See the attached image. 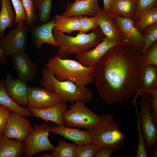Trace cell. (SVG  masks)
<instances>
[{"label": "cell", "instance_id": "8fae6325", "mask_svg": "<svg viewBox=\"0 0 157 157\" xmlns=\"http://www.w3.org/2000/svg\"><path fill=\"white\" fill-rule=\"evenodd\" d=\"M30 121L20 114L11 111L3 133V137L14 138L22 142L32 129Z\"/></svg>", "mask_w": 157, "mask_h": 157}, {"label": "cell", "instance_id": "bcb514c9", "mask_svg": "<svg viewBox=\"0 0 157 157\" xmlns=\"http://www.w3.org/2000/svg\"><path fill=\"white\" fill-rule=\"evenodd\" d=\"M1 2H0V10H1Z\"/></svg>", "mask_w": 157, "mask_h": 157}, {"label": "cell", "instance_id": "277c9868", "mask_svg": "<svg viewBox=\"0 0 157 157\" xmlns=\"http://www.w3.org/2000/svg\"><path fill=\"white\" fill-rule=\"evenodd\" d=\"M41 73L40 86L54 91L65 103L72 104L78 101L85 102L91 100L92 92L87 87H80L69 81H59L47 67L43 68Z\"/></svg>", "mask_w": 157, "mask_h": 157}, {"label": "cell", "instance_id": "2e32d148", "mask_svg": "<svg viewBox=\"0 0 157 157\" xmlns=\"http://www.w3.org/2000/svg\"><path fill=\"white\" fill-rule=\"evenodd\" d=\"M117 43L109 41L105 37L94 48L76 54V58L83 65L87 67H93L110 49Z\"/></svg>", "mask_w": 157, "mask_h": 157}, {"label": "cell", "instance_id": "9c48e42d", "mask_svg": "<svg viewBox=\"0 0 157 157\" xmlns=\"http://www.w3.org/2000/svg\"><path fill=\"white\" fill-rule=\"evenodd\" d=\"M30 29L26 23L20 19L15 27L0 39V45L6 56H12L25 51Z\"/></svg>", "mask_w": 157, "mask_h": 157}, {"label": "cell", "instance_id": "d590c367", "mask_svg": "<svg viewBox=\"0 0 157 157\" xmlns=\"http://www.w3.org/2000/svg\"><path fill=\"white\" fill-rule=\"evenodd\" d=\"M157 3V0H136V16L139 18L145 12L156 6Z\"/></svg>", "mask_w": 157, "mask_h": 157}, {"label": "cell", "instance_id": "cb8c5ba5", "mask_svg": "<svg viewBox=\"0 0 157 157\" xmlns=\"http://www.w3.org/2000/svg\"><path fill=\"white\" fill-rule=\"evenodd\" d=\"M54 17L55 22L53 29L68 34L74 31H79L80 24L78 17H69L56 14Z\"/></svg>", "mask_w": 157, "mask_h": 157}, {"label": "cell", "instance_id": "836d02e7", "mask_svg": "<svg viewBox=\"0 0 157 157\" xmlns=\"http://www.w3.org/2000/svg\"><path fill=\"white\" fill-rule=\"evenodd\" d=\"M142 62L144 66L152 64L157 66V44L154 42L142 56Z\"/></svg>", "mask_w": 157, "mask_h": 157}, {"label": "cell", "instance_id": "ba28073f", "mask_svg": "<svg viewBox=\"0 0 157 157\" xmlns=\"http://www.w3.org/2000/svg\"><path fill=\"white\" fill-rule=\"evenodd\" d=\"M50 126L46 123L35 124L25 139L22 142L23 155L31 157L40 152L49 151H53L56 146H53L48 138Z\"/></svg>", "mask_w": 157, "mask_h": 157}, {"label": "cell", "instance_id": "d6986e66", "mask_svg": "<svg viewBox=\"0 0 157 157\" xmlns=\"http://www.w3.org/2000/svg\"><path fill=\"white\" fill-rule=\"evenodd\" d=\"M99 0H82L68 2L65 11L61 15L65 17L80 16H96L98 8Z\"/></svg>", "mask_w": 157, "mask_h": 157}, {"label": "cell", "instance_id": "74e56055", "mask_svg": "<svg viewBox=\"0 0 157 157\" xmlns=\"http://www.w3.org/2000/svg\"><path fill=\"white\" fill-rule=\"evenodd\" d=\"M11 111L0 105V134H3Z\"/></svg>", "mask_w": 157, "mask_h": 157}, {"label": "cell", "instance_id": "e575fe53", "mask_svg": "<svg viewBox=\"0 0 157 157\" xmlns=\"http://www.w3.org/2000/svg\"><path fill=\"white\" fill-rule=\"evenodd\" d=\"M157 39V23L152 25L144 35V45L142 49V56L144 55L148 48Z\"/></svg>", "mask_w": 157, "mask_h": 157}, {"label": "cell", "instance_id": "60d3db41", "mask_svg": "<svg viewBox=\"0 0 157 157\" xmlns=\"http://www.w3.org/2000/svg\"><path fill=\"white\" fill-rule=\"evenodd\" d=\"M114 0H103L104 8L103 10L105 12H110L111 7Z\"/></svg>", "mask_w": 157, "mask_h": 157}, {"label": "cell", "instance_id": "b9f144b4", "mask_svg": "<svg viewBox=\"0 0 157 157\" xmlns=\"http://www.w3.org/2000/svg\"><path fill=\"white\" fill-rule=\"evenodd\" d=\"M7 56L5 54L0 45V63L6 65L8 63Z\"/></svg>", "mask_w": 157, "mask_h": 157}, {"label": "cell", "instance_id": "ffe728a7", "mask_svg": "<svg viewBox=\"0 0 157 157\" xmlns=\"http://www.w3.org/2000/svg\"><path fill=\"white\" fill-rule=\"evenodd\" d=\"M67 104L64 102L54 106L42 109L26 108L31 111V116L41 119L47 122L51 121L57 125H63L62 117L65 112L67 110Z\"/></svg>", "mask_w": 157, "mask_h": 157}, {"label": "cell", "instance_id": "5b68a950", "mask_svg": "<svg viewBox=\"0 0 157 157\" xmlns=\"http://www.w3.org/2000/svg\"><path fill=\"white\" fill-rule=\"evenodd\" d=\"M102 117L101 121L89 130L93 142L99 147H108L116 151L123 146L126 135L120 131L119 125L112 114H104Z\"/></svg>", "mask_w": 157, "mask_h": 157}, {"label": "cell", "instance_id": "c3c4849f", "mask_svg": "<svg viewBox=\"0 0 157 157\" xmlns=\"http://www.w3.org/2000/svg\"><path fill=\"white\" fill-rule=\"evenodd\" d=\"M135 0V1H136V0Z\"/></svg>", "mask_w": 157, "mask_h": 157}, {"label": "cell", "instance_id": "ac0fdd59", "mask_svg": "<svg viewBox=\"0 0 157 157\" xmlns=\"http://www.w3.org/2000/svg\"><path fill=\"white\" fill-rule=\"evenodd\" d=\"M50 132L53 134L61 136L77 145L93 142L91 133L88 130L52 124L50 126Z\"/></svg>", "mask_w": 157, "mask_h": 157}, {"label": "cell", "instance_id": "d6a6232c", "mask_svg": "<svg viewBox=\"0 0 157 157\" xmlns=\"http://www.w3.org/2000/svg\"><path fill=\"white\" fill-rule=\"evenodd\" d=\"M99 148L93 142L78 145L75 157H94Z\"/></svg>", "mask_w": 157, "mask_h": 157}, {"label": "cell", "instance_id": "8992f818", "mask_svg": "<svg viewBox=\"0 0 157 157\" xmlns=\"http://www.w3.org/2000/svg\"><path fill=\"white\" fill-rule=\"evenodd\" d=\"M141 96L138 114L146 148L150 154L157 148V124L152 113L149 92L144 91Z\"/></svg>", "mask_w": 157, "mask_h": 157}, {"label": "cell", "instance_id": "e0dca14e", "mask_svg": "<svg viewBox=\"0 0 157 157\" xmlns=\"http://www.w3.org/2000/svg\"><path fill=\"white\" fill-rule=\"evenodd\" d=\"M55 17L46 23L34 26L30 29L29 33L34 45L38 49L42 48L44 43L57 47L58 43L54 38L52 30L55 25Z\"/></svg>", "mask_w": 157, "mask_h": 157}, {"label": "cell", "instance_id": "7bdbcfd3", "mask_svg": "<svg viewBox=\"0 0 157 157\" xmlns=\"http://www.w3.org/2000/svg\"><path fill=\"white\" fill-rule=\"evenodd\" d=\"M149 157H157V148L155 149L149 155Z\"/></svg>", "mask_w": 157, "mask_h": 157}, {"label": "cell", "instance_id": "7dc6e473", "mask_svg": "<svg viewBox=\"0 0 157 157\" xmlns=\"http://www.w3.org/2000/svg\"><path fill=\"white\" fill-rule=\"evenodd\" d=\"M80 0H75V1H80Z\"/></svg>", "mask_w": 157, "mask_h": 157}, {"label": "cell", "instance_id": "f6af8a7d", "mask_svg": "<svg viewBox=\"0 0 157 157\" xmlns=\"http://www.w3.org/2000/svg\"><path fill=\"white\" fill-rule=\"evenodd\" d=\"M3 137V134H0V138Z\"/></svg>", "mask_w": 157, "mask_h": 157}, {"label": "cell", "instance_id": "4fadbf2b", "mask_svg": "<svg viewBox=\"0 0 157 157\" xmlns=\"http://www.w3.org/2000/svg\"><path fill=\"white\" fill-rule=\"evenodd\" d=\"M113 21L121 31L124 40L142 50L144 45V35L135 26L133 20L130 18L115 15Z\"/></svg>", "mask_w": 157, "mask_h": 157}, {"label": "cell", "instance_id": "603a6c76", "mask_svg": "<svg viewBox=\"0 0 157 157\" xmlns=\"http://www.w3.org/2000/svg\"><path fill=\"white\" fill-rule=\"evenodd\" d=\"M0 105L7 108L11 111L18 113L26 118L31 116L30 111L18 105L10 98L6 89L4 80L3 79L0 81Z\"/></svg>", "mask_w": 157, "mask_h": 157}, {"label": "cell", "instance_id": "ee69618b", "mask_svg": "<svg viewBox=\"0 0 157 157\" xmlns=\"http://www.w3.org/2000/svg\"><path fill=\"white\" fill-rule=\"evenodd\" d=\"M39 157H51V154H49L47 153H45L40 155Z\"/></svg>", "mask_w": 157, "mask_h": 157}, {"label": "cell", "instance_id": "6da1fadb", "mask_svg": "<svg viewBox=\"0 0 157 157\" xmlns=\"http://www.w3.org/2000/svg\"><path fill=\"white\" fill-rule=\"evenodd\" d=\"M140 49L126 42L110 49L94 67V82L98 94L108 104H122L141 95L144 68Z\"/></svg>", "mask_w": 157, "mask_h": 157}, {"label": "cell", "instance_id": "f1b7e54d", "mask_svg": "<svg viewBox=\"0 0 157 157\" xmlns=\"http://www.w3.org/2000/svg\"><path fill=\"white\" fill-rule=\"evenodd\" d=\"M133 23L135 26L141 31L157 22V7L155 6L146 12Z\"/></svg>", "mask_w": 157, "mask_h": 157}, {"label": "cell", "instance_id": "3957f363", "mask_svg": "<svg viewBox=\"0 0 157 157\" xmlns=\"http://www.w3.org/2000/svg\"><path fill=\"white\" fill-rule=\"evenodd\" d=\"M52 34L58 43L57 55L62 59H65L73 54H76L92 49L105 37L99 26L89 33L79 32L75 37L53 29Z\"/></svg>", "mask_w": 157, "mask_h": 157}, {"label": "cell", "instance_id": "5bb4252c", "mask_svg": "<svg viewBox=\"0 0 157 157\" xmlns=\"http://www.w3.org/2000/svg\"><path fill=\"white\" fill-rule=\"evenodd\" d=\"M114 15L110 12H105L99 7L96 15L99 26L109 41L117 43L127 42L114 23Z\"/></svg>", "mask_w": 157, "mask_h": 157}, {"label": "cell", "instance_id": "f35d334b", "mask_svg": "<svg viewBox=\"0 0 157 157\" xmlns=\"http://www.w3.org/2000/svg\"><path fill=\"white\" fill-rule=\"evenodd\" d=\"M152 113L155 121L157 124V88L149 92Z\"/></svg>", "mask_w": 157, "mask_h": 157}, {"label": "cell", "instance_id": "d4e9b609", "mask_svg": "<svg viewBox=\"0 0 157 157\" xmlns=\"http://www.w3.org/2000/svg\"><path fill=\"white\" fill-rule=\"evenodd\" d=\"M135 0H114L110 12L114 15L131 18L135 12Z\"/></svg>", "mask_w": 157, "mask_h": 157}, {"label": "cell", "instance_id": "7402d4cb", "mask_svg": "<svg viewBox=\"0 0 157 157\" xmlns=\"http://www.w3.org/2000/svg\"><path fill=\"white\" fill-rule=\"evenodd\" d=\"M23 155L22 142L12 138H0V157H20Z\"/></svg>", "mask_w": 157, "mask_h": 157}, {"label": "cell", "instance_id": "8d00e7d4", "mask_svg": "<svg viewBox=\"0 0 157 157\" xmlns=\"http://www.w3.org/2000/svg\"><path fill=\"white\" fill-rule=\"evenodd\" d=\"M12 4L16 15L15 25L17 24L20 19H23L26 23V16L22 1L21 0H10Z\"/></svg>", "mask_w": 157, "mask_h": 157}, {"label": "cell", "instance_id": "484cf974", "mask_svg": "<svg viewBox=\"0 0 157 157\" xmlns=\"http://www.w3.org/2000/svg\"><path fill=\"white\" fill-rule=\"evenodd\" d=\"M144 66L140 88L142 92L157 88V66L150 64Z\"/></svg>", "mask_w": 157, "mask_h": 157}, {"label": "cell", "instance_id": "9a60e30c", "mask_svg": "<svg viewBox=\"0 0 157 157\" xmlns=\"http://www.w3.org/2000/svg\"><path fill=\"white\" fill-rule=\"evenodd\" d=\"M6 91L10 98L16 103L26 107L28 103L27 82L19 78H14L10 73H8L4 80Z\"/></svg>", "mask_w": 157, "mask_h": 157}, {"label": "cell", "instance_id": "30bf717a", "mask_svg": "<svg viewBox=\"0 0 157 157\" xmlns=\"http://www.w3.org/2000/svg\"><path fill=\"white\" fill-rule=\"evenodd\" d=\"M27 106L37 109L51 107L63 102L60 97L54 91L39 87H28Z\"/></svg>", "mask_w": 157, "mask_h": 157}, {"label": "cell", "instance_id": "7c38bea8", "mask_svg": "<svg viewBox=\"0 0 157 157\" xmlns=\"http://www.w3.org/2000/svg\"><path fill=\"white\" fill-rule=\"evenodd\" d=\"M11 62L19 78L27 83H31L37 76L38 67L25 51L12 56Z\"/></svg>", "mask_w": 157, "mask_h": 157}, {"label": "cell", "instance_id": "f546056e", "mask_svg": "<svg viewBox=\"0 0 157 157\" xmlns=\"http://www.w3.org/2000/svg\"><path fill=\"white\" fill-rule=\"evenodd\" d=\"M137 115V130L138 134V147L135 150V154L137 157H147L148 153L146 150L143 136L142 132L138 114V108L135 107Z\"/></svg>", "mask_w": 157, "mask_h": 157}, {"label": "cell", "instance_id": "52a82bcc", "mask_svg": "<svg viewBox=\"0 0 157 157\" xmlns=\"http://www.w3.org/2000/svg\"><path fill=\"white\" fill-rule=\"evenodd\" d=\"M102 119L86 105L85 102L78 101L72 104L71 108L67 110L62 117L63 125L76 127L89 130L100 122Z\"/></svg>", "mask_w": 157, "mask_h": 157}, {"label": "cell", "instance_id": "1f68e13d", "mask_svg": "<svg viewBox=\"0 0 157 157\" xmlns=\"http://www.w3.org/2000/svg\"><path fill=\"white\" fill-rule=\"evenodd\" d=\"M26 16V24L30 28L36 24L35 9L33 0H22Z\"/></svg>", "mask_w": 157, "mask_h": 157}, {"label": "cell", "instance_id": "7a4b0ae2", "mask_svg": "<svg viewBox=\"0 0 157 157\" xmlns=\"http://www.w3.org/2000/svg\"><path fill=\"white\" fill-rule=\"evenodd\" d=\"M46 66L59 81H69L81 87L94 82L93 67H85L78 61L62 59L56 54L49 59Z\"/></svg>", "mask_w": 157, "mask_h": 157}, {"label": "cell", "instance_id": "44dd1931", "mask_svg": "<svg viewBox=\"0 0 157 157\" xmlns=\"http://www.w3.org/2000/svg\"><path fill=\"white\" fill-rule=\"evenodd\" d=\"M0 39L4 36L5 30L15 25L16 15L10 0H0Z\"/></svg>", "mask_w": 157, "mask_h": 157}, {"label": "cell", "instance_id": "4dcf8cb0", "mask_svg": "<svg viewBox=\"0 0 157 157\" xmlns=\"http://www.w3.org/2000/svg\"><path fill=\"white\" fill-rule=\"evenodd\" d=\"M80 24L79 32L86 33L89 31L96 28L98 26L96 16L89 17L86 16H78Z\"/></svg>", "mask_w": 157, "mask_h": 157}, {"label": "cell", "instance_id": "4316f807", "mask_svg": "<svg viewBox=\"0 0 157 157\" xmlns=\"http://www.w3.org/2000/svg\"><path fill=\"white\" fill-rule=\"evenodd\" d=\"M52 0H34L36 22L40 24L49 21Z\"/></svg>", "mask_w": 157, "mask_h": 157}, {"label": "cell", "instance_id": "83f0119b", "mask_svg": "<svg viewBox=\"0 0 157 157\" xmlns=\"http://www.w3.org/2000/svg\"><path fill=\"white\" fill-rule=\"evenodd\" d=\"M78 145L60 139L51 157H75Z\"/></svg>", "mask_w": 157, "mask_h": 157}, {"label": "cell", "instance_id": "ab89813d", "mask_svg": "<svg viewBox=\"0 0 157 157\" xmlns=\"http://www.w3.org/2000/svg\"><path fill=\"white\" fill-rule=\"evenodd\" d=\"M115 151L110 147H101L99 148L94 157H110Z\"/></svg>", "mask_w": 157, "mask_h": 157}]
</instances>
